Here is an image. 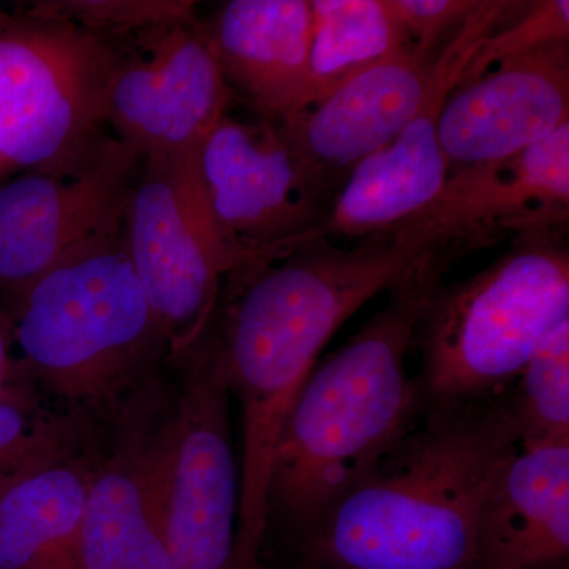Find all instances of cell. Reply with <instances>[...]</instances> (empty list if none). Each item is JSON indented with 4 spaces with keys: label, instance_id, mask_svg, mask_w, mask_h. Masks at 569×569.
<instances>
[{
    "label": "cell",
    "instance_id": "cell-22",
    "mask_svg": "<svg viewBox=\"0 0 569 569\" xmlns=\"http://www.w3.org/2000/svg\"><path fill=\"white\" fill-rule=\"evenodd\" d=\"M560 41H569L568 0L526 3L516 17L503 22L482 41L463 70L459 84L473 81L500 63Z\"/></svg>",
    "mask_w": 569,
    "mask_h": 569
},
{
    "label": "cell",
    "instance_id": "cell-19",
    "mask_svg": "<svg viewBox=\"0 0 569 569\" xmlns=\"http://www.w3.org/2000/svg\"><path fill=\"white\" fill-rule=\"evenodd\" d=\"M78 569H171L146 468L110 467L91 479Z\"/></svg>",
    "mask_w": 569,
    "mask_h": 569
},
{
    "label": "cell",
    "instance_id": "cell-21",
    "mask_svg": "<svg viewBox=\"0 0 569 569\" xmlns=\"http://www.w3.org/2000/svg\"><path fill=\"white\" fill-rule=\"evenodd\" d=\"M519 448L569 441V320L538 347L501 392Z\"/></svg>",
    "mask_w": 569,
    "mask_h": 569
},
{
    "label": "cell",
    "instance_id": "cell-25",
    "mask_svg": "<svg viewBox=\"0 0 569 569\" xmlns=\"http://www.w3.org/2000/svg\"><path fill=\"white\" fill-rule=\"evenodd\" d=\"M388 6L417 50L436 52L477 10L479 0H388Z\"/></svg>",
    "mask_w": 569,
    "mask_h": 569
},
{
    "label": "cell",
    "instance_id": "cell-11",
    "mask_svg": "<svg viewBox=\"0 0 569 569\" xmlns=\"http://www.w3.org/2000/svg\"><path fill=\"white\" fill-rule=\"evenodd\" d=\"M523 2L479 0L467 21L441 47L425 103L395 140L348 174L316 239L389 238L427 208L449 178L441 149V110L463 70L490 32L511 20Z\"/></svg>",
    "mask_w": 569,
    "mask_h": 569
},
{
    "label": "cell",
    "instance_id": "cell-18",
    "mask_svg": "<svg viewBox=\"0 0 569 569\" xmlns=\"http://www.w3.org/2000/svg\"><path fill=\"white\" fill-rule=\"evenodd\" d=\"M91 479L50 462L0 492V569H78Z\"/></svg>",
    "mask_w": 569,
    "mask_h": 569
},
{
    "label": "cell",
    "instance_id": "cell-27",
    "mask_svg": "<svg viewBox=\"0 0 569 569\" xmlns=\"http://www.w3.org/2000/svg\"><path fill=\"white\" fill-rule=\"evenodd\" d=\"M10 173V168L7 167L6 162H3L2 157H0V182L6 181L7 176H9Z\"/></svg>",
    "mask_w": 569,
    "mask_h": 569
},
{
    "label": "cell",
    "instance_id": "cell-5",
    "mask_svg": "<svg viewBox=\"0 0 569 569\" xmlns=\"http://www.w3.org/2000/svg\"><path fill=\"white\" fill-rule=\"evenodd\" d=\"M118 41L41 9L0 14V157L10 171L74 178L110 159Z\"/></svg>",
    "mask_w": 569,
    "mask_h": 569
},
{
    "label": "cell",
    "instance_id": "cell-15",
    "mask_svg": "<svg viewBox=\"0 0 569 569\" xmlns=\"http://www.w3.org/2000/svg\"><path fill=\"white\" fill-rule=\"evenodd\" d=\"M441 50V48H440ZM397 52L282 121L307 168L329 193L359 162L406 129L425 103L438 52Z\"/></svg>",
    "mask_w": 569,
    "mask_h": 569
},
{
    "label": "cell",
    "instance_id": "cell-26",
    "mask_svg": "<svg viewBox=\"0 0 569 569\" xmlns=\"http://www.w3.org/2000/svg\"><path fill=\"white\" fill-rule=\"evenodd\" d=\"M13 346V321L9 310L0 306V388L9 385L11 372H13V359H11Z\"/></svg>",
    "mask_w": 569,
    "mask_h": 569
},
{
    "label": "cell",
    "instance_id": "cell-9",
    "mask_svg": "<svg viewBox=\"0 0 569 569\" xmlns=\"http://www.w3.org/2000/svg\"><path fill=\"white\" fill-rule=\"evenodd\" d=\"M200 173L220 233L249 264L313 241L331 211L279 121L223 116L201 144Z\"/></svg>",
    "mask_w": 569,
    "mask_h": 569
},
{
    "label": "cell",
    "instance_id": "cell-14",
    "mask_svg": "<svg viewBox=\"0 0 569 569\" xmlns=\"http://www.w3.org/2000/svg\"><path fill=\"white\" fill-rule=\"evenodd\" d=\"M568 43L539 48L456 86L438 123L449 174L508 159L569 123Z\"/></svg>",
    "mask_w": 569,
    "mask_h": 569
},
{
    "label": "cell",
    "instance_id": "cell-16",
    "mask_svg": "<svg viewBox=\"0 0 569 569\" xmlns=\"http://www.w3.org/2000/svg\"><path fill=\"white\" fill-rule=\"evenodd\" d=\"M312 0H231L201 24L224 78L260 118L307 107Z\"/></svg>",
    "mask_w": 569,
    "mask_h": 569
},
{
    "label": "cell",
    "instance_id": "cell-7",
    "mask_svg": "<svg viewBox=\"0 0 569 569\" xmlns=\"http://www.w3.org/2000/svg\"><path fill=\"white\" fill-rule=\"evenodd\" d=\"M123 241L168 351L187 358L212 323L224 280L249 264L227 244L213 219L200 149L140 160Z\"/></svg>",
    "mask_w": 569,
    "mask_h": 569
},
{
    "label": "cell",
    "instance_id": "cell-23",
    "mask_svg": "<svg viewBox=\"0 0 569 569\" xmlns=\"http://www.w3.org/2000/svg\"><path fill=\"white\" fill-rule=\"evenodd\" d=\"M51 430L33 415L28 400L0 388V492L52 459Z\"/></svg>",
    "mask_w": 569,
    "mask_h": 569
},
{
    "label": "cell",
    "instance_id": "cell-12",
    "mask_svg": "<svg viewBox=\"0 0 569 569\" xmlns=\"http://www.w3.org/2000/svg\"><path fill=\"white\" fill-rule=\"evenodd\" d=\"M140 157L121 144L74 178L21 173L0 182V293L29 284L89 247L119 234Z\"/></svg>",
    "mask_w": 569,
    "mask_h": 569
},
{
    "label": "cell",
    "instance_id": "cell-2",
    "mask_svg": "<svg viewBox=\"0 0 569 569\" xmlns=\"http://www.w3.org/2000/svg\"><path fill=\"white\" fill-rule=\"evenodd\" d=\"M519 451L500 397L422 411L413 432L329 509L306 569H486V520Z\"/></svg>",
    "mask_w": 569,
    "mask_h": 569
},
{
    "label": "cell",
    "instance_id": "cell-17",
    "mask_svg": "<svg viewBox=\"0 0 569 569\" xmlns=\"http://www.w3.org/2000/svg\"><path fill=\"white\" fill-rule=\"evenodd\" d=\"M569 441L519 448L486 520V569H567Z\"/></svg>",
    "mask_w": 569,
    "mask_h": 569
},
{
    "label": "cell",
    "instance_id": "cell-28",
    "mask_svg": "<svg viewBox=\"0 0 569 569\" xmlns=\"http://www.w3.org/2000/svg\"><path fill=\"white\" fill-rule=\"evenodd\" d=\"M298 569H306L305 567H301V565H299Z\"/></svg>",
    "mask_w": 569,
    "mask_h": 569
},
{
    "label": "cell",
    "instance_id": "cell-1",
    "mask_svg": "<svg viewBox=\"0 0 569 569\" xmlns=\"http://www.w3.org/2000/svg\"><path fill=\"white\" fill-rule=\"evenodd\" d=\"M433 252L397 236L358 249L320 238L227 277L219 331L198 347L241 407L238 569L260 563L277 443L321 351L348 318L402 283Z\"/></svg>",
    "mask_w": 569,
    "mask_h": 569
},
{
    "label": "cell",
    "instance_id": "cell-3",
    "mask_svg": "<svg viewBox=\"0 0 569 569\" xmlns=\"http://www.w3.org/2000/svg\"><path fill=\"white\" fill-rule=\"evenodd\" d=\"M448 257L432 253L337 353L316 366L284 419L269 478L266 519L298 549L422 418L407 356Z\"/></svg>",
    "mask_w": 569,
    "mask_h": 569
},
{
    "label": "cell",
    "instance_id": "cell-10",
    "mask_svg": "<svg viewBox=\"0 0 569 569\" xmlns=\"http://www.w3.org/2000/svg\"><path fill=\"white\" fill-rule=\"evenodd\" d=\"M118 62L108 88L112 137L142 159L197 151L228 114V84L193 17L114 36Z\"/></svg>",
    "mask_w": 569,
    "mask_h": 569
},
{
    "label": "cell",
    "instance_id": "cell-6",
    "mask_svg": "<svg viewBox=\"0 0 569 569\" xmlns=\"http://www.w3.org/2000/svg\"><path fill=\"white\" fill-rule=\"evenodd\" d=\"M7 310L22 362L58 395L96 399L170 355L123 228L41 276Z\"/></svg>",
    "mask_w": 569,
    "mask_h": 569
},
{
    "label": "cell",
    "instance_id": "cell-4",
    "mask_svg": "<svg viewBox=\"0 0 569 569\" xmlns=\"http://www.w3.org/2000/svg\"><path fill=\"white\" fill-rule=\"evenodd\" d=\"M568 320L563 230L516 236L488 268L433 291L415 335L422 411L496 399Z\"/></svg>",
    "mask_w": 569,
    "mask_h": 569
},
{
    "label": "cell",
    "instance_id": "cell-13",
    "mask_svg": "<svg viewBox=\"0 0 569 569\" xmlns=\"http://www.w3.org/2000/svg\"><path fill=\"white\" fill-rule=\"evenodd\" d=\"M569 216V123L498 162L449 174L436 200L391 236L455 260L503 234L563 230Z\"/></svg>",
    "mask_w": 569,
    "mask_h": 569
},
{
    "label": "cell",
    "instance_id": "cell-8",
    "mask_svg": "<svg viewBox=\"0 0 569 569\" xmlns=\"http://www.w3.org/2000/svg\"><path fill=\"white\" fill-rule=\"evenodd\" d=\"M189 358L181 413L146 471L171 569H236L241 468L230 395L204 350Z\"/></svg>",
    "mask_w": 569,
    "mask_h": 569
},
{
    "label": "cell",
    "instance_id": "cell-20",
    "mask_svg": "<svg viewBox=\"0 0 569 569\" xmlns=\"http://www.w3.org/2000/svg\"><path fill=\"white\" fill-rule=\"evenodd\" d=\"M307 108L359 73L413 47L388 0H312Z\"/></svg>",
    "mask_w": 569,
    "mask_h": 569
},
{
    "label": "cell",
    "instance_id": "cell-24",
    "mask_svg": "<svg viewBox=\"0 0 569 569\" xmlns=\"http://www.w3.org/2000/svg\"><path fill=\"white\" fill-rule=\"evenodd\" d=\"M39 6L82 28L110 36L193 17L192 2H43Z\"/></svg>",
    "mask_w": 569,
    "mask_h": 569
}]
</instances>
